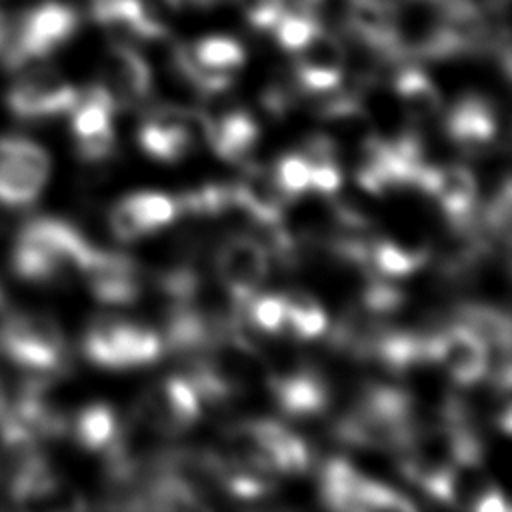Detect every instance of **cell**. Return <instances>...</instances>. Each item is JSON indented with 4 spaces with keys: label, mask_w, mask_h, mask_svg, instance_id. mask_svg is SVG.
Instances as JSON below:
<instances>
[{
    "label": "cell",
    "mask_w": 512,
    "mask_h": 512,
    "mask_svg": "<svg viewBox=\"0 0 512 512\" xmlns=\"http://www.w3.org/2000/svg\"><path fill=\"white\" fill-rule=\"evenodd\" d=\"M320 26H322L320 16L314 14L312 10H308L306 6L298 4L294 8L286 6V10L276 20V24L270 32L274 34V40L282 50L294 54L310 40V36Z\"/></svg>",
    "instance_id": "15"
},
{
    "label": "cell",
    "mask_w": 512,
    "mask_h": 512,
    "mask_svg": "<svg viewBox=\"0 0 512 512\" xmlns=\"http://www.w3.org/2000/svg\"><path fill=\"white\" fill-rule=\"evenodd\" d=\"M116 110H136L154 90V74L146 56L132 44L112 42L104 66L102 82Z\"/></svg>",
    "instance_id": "11"
},
{
    "label": "cell",
    "mask_w": 512,
    "mask_h": 512,
    "mask_svg": "<svg viewBox=\"0 0 512 512\" xmlns=\"http://www.w3.org/2000/svg\"><path fill=\"white\" fill-rule=\"evenodd\" d=\"M476 512H508L510 510V504L506 502V496L504 492L500 490L498 484H492L480 498L478 502L474 504Z\"/></svg>",
    "instance_id": "19"
},
{
    "label": "cell",
    "mask_w": 512,
    "mask_h": 512,
    "mask_svg": "<svg viewBox=\"0 0 512 512\" xmlns=\"http://www.w3.org/2000/svg\"><path fill=\"white\" fill-rule=\"evenodd\" d=\"M0 354L30 372L62 374L70 350L56 318L44 312H14L0 318Z\"/></svg>",
    "instance_id": "3"
},
{
    "label": "cell",
    "mask_w": 512,
    "mask_h": 512,
    "mask_svg": "<svg viewBox=\"0 0 512 512\" xmlns=\"http://www.w3.org/2000/svg\"><path fill=\"white\" fill-rule=\"evenodd\" d=\"M124 200L130 206L144 236L168 228L180 220V206L174 194L160 190H136L124 194Z\"/></svg>",
    "instance_id": "14"
},
{
    "label": "cell",
    "mask_w": 512,
    "mask_h": 512,
    "mask_svg": "<svg viewBox=\"0 0 512 512\" xmlns=\"http://www.w3.org/2000/svg\"><path fill=\"white\" fill-rule=\"evenodd\" d=\"M80 90L58 70L38 66L24 72L6 92L8 110L20 120H48L68 114Z\"/></svg>",
    "instance_id": "7"
},
{
    "label": "cell",
    "mask_w": 512,
    "mask_h": 512,
    "mask_svg": "<svg viewBox=\"0 0 512 512\" xmlns=\"http://www.w3.org/2000/svg\"><path fill=\"white\" fill-rule=\"evenodd\" d=\"M120 416L106 402H92L78 410L72 422V436L86 452L106 450L118 434Z\"/></svg>",
    "instance_id": "13"
},
{
    "label": "cell",
    "mask_w": 512,
    "mask_h": 512,
    "mask_svg": "<svg viewBox=\"0 0 512 512\" xmlns=\"http://www.w3.org/2000/svg\"><path fill=\"white\" fill-rule=\"evenodd\" d=\"M440 124L456 152L464 158H474L498 144L506 146V142L500 140V134L506 136L500 110L486 94H462L448 112H442Z\"/></svg>",
    "instance_id": "6"
},
{
    "label": "cell",
    "mask_w": 512,
    "mask_h": 512,
    "mask_svg": "<svg viewBox=\"0 0 512 512\" xmlns=\"http://www.w3.org/2000/svg\"><path fill=\"white\" fill-rule=\"evenodd\" d=\"M78 30V14L72 6L50 0L34 6L12 30L8 46L2 52L8 68H24L40 62L64 46Z\"/></svg>",
    "instance_id": "4"
},
{
    "label": "cell",
    "mask_w": 512,
    "mask_h": 512,
    "mask_svg": "<svg viewBox=\"0 0 512 512\" xmlns=\"http://www.w3.org/2000/svg\"><path fill=\"white\" fill-rule=\"evenodd\" d=\"M292 56V80L302 98H316L340 88L348 54L340 38L330 30L320 26Z\"/></svg>",
    "instance_id": "9"
},
{
    "label": "cell",
    "mask_w": 512,
    "mask_h": 512,
    "mask_svg": "<svg viewBox=\"0 0 512 512\" xmlns=\"http://www.w3.org/2000/svg\"><path fill=\"white\" fill-rule=\"evenodd\" d=\"M6 402H8V398H6L4 386H2V382H0V414H2V412H4V408H6Z\"/></svg>",
    "instance_id": "21"
},
{
    "label": "cell",
    "mask_w": 512,
    "mask_h": 512,
    "mask_svg": "<svg viewBox=\"0 0 512 512\" xmlns=\"http://www.w3.org/2000/svg\"><path fill=\"white\" fill-rule=\"evenodd\" d=\"M246 24L256 32H270L288 6V0H234Z\"/></svg>",
    "instance_id": "18"
},
{
    "label": "cell",
    "mask_w": 512,
    "mask_h": 512,
    "mask_svg": "<svg viewBox=\"0 0 512 512\" xmlns=\"http://www.w3.org/2000/svg\"><path fill=\"white\" fill-rule=\"evenodd\" d=\"M242 316L260 332L266 334H282L284 326V302L280 292H256L252 294L244 306Z\"/></svg>",
    "instance_id": "17"
},
{
    "label": "cell",
    "mask_w": 512,
    "mask_h": 512,
    "mask_svg": "<svg viewBox=\"0 0 512 512\" xmlns=\"http://www.w3.org/2000/svg\"><path fill=\"white\" fill-rule=\"evenodd\" d=\"M270 170L288 200L310 192V162L300 150L278 154Z\"/></svg>",
    "instance_id": "16"
},
{
    "label": "cell",
    "mask_w": 512,
    "mask_h": 512,
    "mask_svg": "<svg viewBox=\"0 0 512 512\" xmlns=\"http://www.w3.org/2000/svg\"><path fill=\"white\" fill-rule=\"evenodd\" d=\"M6 314V296H4V290L0 286V318Z\"/></svg>",
    "instance_id": "22"
},
{
    "label": "cell",
    "mask_w": 512,
    "mask_h": 512,
    "mask_svg": "<svg viewBox=\"0 0 512 512\" xmlns=\"http://www.w3.org/2000/svg\"><path fill=\"white\" fill-rule=\"evenodd\" d=\"M50 176L48 152L30 138H0V206L28 208L32 206Z\"/></svg>",
    "instance_id": "5"
},
{
    "label": "cell",
    "mask_w": 512,
    "mask_h": 512,
    "mask_svg": "<svg viewBox=\"0 0 512 512\" xmlns=\"http://www.w3.org/2000/svg\"><path fill=\"white\" fill-rule=\"evenodd\" d=\"M94 250L78 224L56 216H38L18 230L10 264L12 272L26 282L60 284L82 276Z\"/></svg>",
    "instance_id": "1"
},
{
    "label": "cell",
    "mask_w": 512,
    "mask_h": 512,
    "mask_svg": "<svg viewBox=\"0 0 512 512\" xmlns=\"http://www.w3.org/2000/svg\"><path fill=\"white\" fill-rule=\"evenodd\" d=\"M10 34H12L10 22H8V18H6V16L0 12V54H2V52H4V48L8 46Z\"/></svg>",
    "instance_id": "20"
},
{
    "label": "cell",
    "mask_w": 512,
    "mask_h": 512,
    "mask_svg": "<svg viewBox=\"0 0 512 512\" xmlns=\"http://www.w3.org/2000/svg\"><path fill=\"white\" fill-rule=\"evenodd\" d=\"M212 268L234 298L244 304L266 282L270 260L264 246L250 234L230 232L216 242Z\"/></svg>",
    "instance_id": "8"
},
{
    "label": "cell",
    "mask_w": 512,
    "mask_h": 512,
    "mask_svg": "<svg viewBox=\"0 0 512 512\" xmlns=\"http://www.w3.org/2000/svg\"><path fill=\"white\" fill-rule=\"evenodd\" d=\"M430 356L456 388L472 386L486 376V344L458 322L450 320L434 330Z\"/></svg>",
    "instance_id": "10"
},
{
    "label": "cell",
    "mask_w": 512,
    "mask_h": 512,
    "mask_svg": "<svg viewBox=\"0 0 512 512\" xmlns=\"http://www.w3.org/2000/svg\"><path fill=\"white\" fill-rule=\"evenodd\" d=\"M392 90L412 126H426L440 120L442 92L420 66L402 64L392 78Z\"/></svg>",
    "instance_id": "12"
},
{
    "label": "cell",
    "mask_w": 512,
    "mask_h": 512,
    "mask_svg": "<svg viewBox=\"0 0 512 512\" xmlns=\"http://www.w3.org/2000/svg\"><path fill=\"white\" fill-rule=\"evenodd\" d=\"M82 356L100 370H136L158 362L164 352L162 336L118 314H96L88 320L80 338Z\"/></svg>",
    "instance_id": "2"
}]
</instances>
